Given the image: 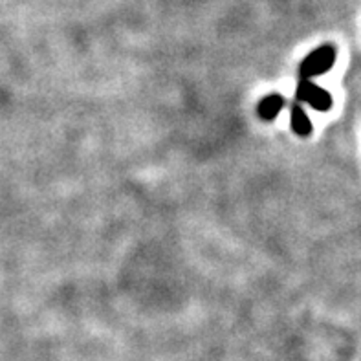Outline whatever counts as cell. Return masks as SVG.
I'll return each instance as SVG.
<instances>
[{
  "instance_id": "1",
  "label": "cell",
  "mask_w": 361,
  "mask_h": 361,
  "mask_svg": "<svg viewBox=\"0 0 361 361\" xmlns=\"http://www.w3.org/2000/svg\"><path fill=\"white\" fill-rule=\"evenodd\" d=\"M335 63V48L332 44H323L310 52L299 64V79H310L326 74Z\"/></svg>"
},
{
  "instance_id": "4",
  "label": "cell",
  "mask_w": 361,
  "mask_h": 361,
  "mask_svg": "<svg viewBox=\"0 0 361 361\" xmlns=\"http://www.w3.org/2000/svg\"><path fill=\"white\" fill-rule=\"evenodd\" d=\"M284 97L279 96V94H270V96L262 97L259 101V106H257V112H259L260 119H264V121H271V119H275V116L279 112L282 110V106H284Z\"/></svg>"
},
{
  "instance_id": "3",
  "label": "cell",
  "mask_w": 361,
  "mask_h": 361,
  "mask_svg": "<svg viewBox=\"0 0 361 361\" xmlns=\"http://www.w3.org/2000/svg\"><path fill=\"white\" fill-rule=\"evenodd\" d=\"M290 127H292L293 134H297L301 138H309L313 130L312 121H310V117L306 116L304 108L295 101H293L292 110H290Z\"/></svg>"
},
{
  "instance_id": "2",
  "label": "cell",
  "mask_w": 361,
  "mask_h": 361,
  "mask_svg": "<svg viewBox=\"0 0 361 361\" xmlns=\"http://www.w3.org/2000/svg\"><path fill=\"white\" fill-rule=\"evenodd\" d=\"M293 101L299 105H310L313 110L326 112L332 108V96L330 92L323 90L321 86H318L313 81L310 79H299L297 86H295V96Z\"/></svg>"
}]
</instances>
